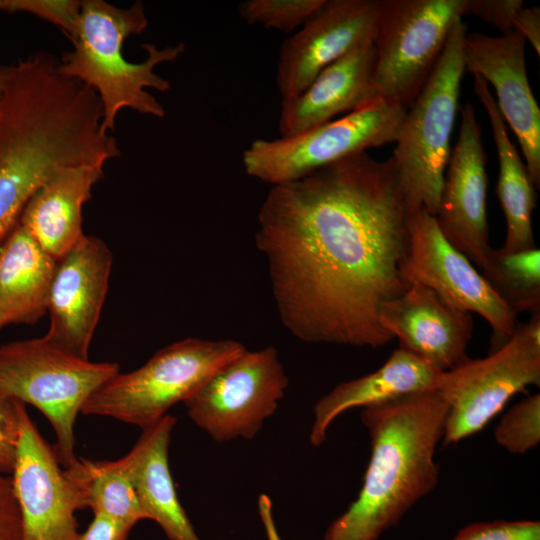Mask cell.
Segmentation results:
<instances>
[{"label": "cell", "mask_w": 540, "mask_h": 540, "mask_svg": "<svg viewBox=\"0 0 540 540\" xmlns=\"http://www.w3.org/2000/svg\"><path fill=\"white\" fill-rule=\"evenodd\" d=\"M513 32L522 36L531 44L537 55L540 54V8L538 6L523 7L516 14Z\"/></svg>", "instance_id": "obj_34"}, {"label": "cell", "mask_w": 540, "mask_h": 540, "mask_svg": "<svg viewBox=\"0 0 540 540\" xmlns=\"http://www.w3.org/2000/svg\"><path fill=\"white\" fill-rule=\"evenodd\" d=\"M325 0H247L238 7L248 24L262 25L282 32L298 30Z\"/></svg>", "instance_id": "obj_26"}, {"label": "cell", "mask_w": 540, "mask_h": 540, "mask_svg": "<svg viewBox=\"0 0 540 540\" xmlns=\"http://www.w3.org/2000/svg\"><path fill=\"white\" fill-rule=\"evenodd\" d=\"M4 0H0V10L2 9Z\"/></svg>", "instance_id": "obj_36"}, {"label": "cell", "mask_w": 540, "mask_h": 540, "mask_svg": "<svg viewBox=\"0 0 540 540\" xmlns=\"http://www.w3.org/2000/svg\"><path fill=\"white\" fill-rule=\"evenodd\" d=\"M10 66L0 65V99L2 96L3 88L8 76Z\"/></svg>", "instance_id": "obj_35"}, {"label": "cell", "mask_w": 540, "mask_h": 540, "mask_svg": "<svg viewBox=\"0 0 540 540\" xmlns=\"http://www.w3.org/2000/svg\"><path fill=\"white\" fill-rule=\"evenodd\" d=\"M148 18L141 2L119 8L103 0L81 1L73 49L59 60L61 73L79 80L98 95L103 109V129L110 133L121 109L129 108L144 115L165 116L164 107L146 91L166 92L171 83L154 72V67L175 61L184 44L162 49L152 43L142 45L147 58L141 63L125 59L124 41L142 33Z\"/></svg>", "instance_id": "obj_3"}, {"label": "cell", "mask_w": 540, "mask_h": 540, "mask_svg": "<svg viewBox=\"0 0 540 540\" xmlns=\"http://www.w3.org/2000/svg\"><path fill=\"white\" fill-rule=\"evenodd\" d=\"M18 502L21 540H75L76 512L84 498L61 466L55 449L40 434L26 405L21 409L20 440L11 474Z\"/></svg>", "instance_id": "obj_12"}, {"label": "cell", "mask_w": 540, "mask_h": 540, "mask_svg": "<svg viewBox=\"0 0 540 540\" xmlns=\"http://www.w3.org/2000/svg\"><path fill=\"white\" fill-rule=\"evenodd\" d=\"M176 417L166 414L143 429L131 451L118 459L130 478L148 520L169 540H200L183 509L171 476L168 450Z\"/></svg>", "instance_id": "obj_19"}, {"label": "cell", "mask_w": 540, "mask_h": 540, "mask_svg": "<svg viewBox=\"0 0 540 540\" xmlns=\"http://www.w3.org/2000/svg\"><path fill=\"white\" fill-rule=\"evenodd\" d=\"M496 442L514 454H525L540 442V396H529L510 408L494 432Z\"/></svg>", "instance_id": "obj_27"}, {"label": "cell", "mask_w": 540, "mask_h": 540, "mask_svg": "<svg viewBox=\"0 0 540 540\" xmlns=\"http://www.w3.org/2000/svg\"><path fill=\"white\" fill-rule=\"evenodd\" d=\"M409 243L401 266L408 286L424 285L452 306L483 317L492 328L491 349L496 351L514 334L517 314L497 295L489 282L442 234L435 216L410 206Z\"/></svg>", "instance_id": "obj_11"}, {"label": "cell", "mask_w": 540, "mask_h": 540, "mask_svg": "<svg viewBox=\"0 0 540 540\" xmlns=\"http://www.w3.org/2000/svg\"><path fill=\"white\" fill-rule=\"evenodd\" d=\"M483 276L514 313H540L539 248L512 253L494 249Z\"/></svg>", "instance_id": "obj_25"}, {"label": "cell", "mask_w": 540, "mask_h": 540, "mask_svg": "<svg viewBox=\"0 0 540 540\" xmlns=\"http://www.w3.org/2000/svg\"><path fill=\"white\" fill-rule=\"evenodd\" d=\"M23 402L0 394V472L11 476L20 440Z\"/></svg>", "instance_id": "obj_30"}, {"label": "cell", "mask_w": 540, "mask_h": 540, "mask_svg": "<svg viewBox=\"0 0 540 540\" xmlns=\"http://www.w3.org/2000/svg\"><path fill=\"white\" fill-rule=\"evenodd\" d=\"M466 24L458 19L413 105L406 110L391 156L409 206L435 216L450 159V140L465 71Z\"/></svg>", "instance_id": "obj_4"}, {"label": "cell", "mask_w": 540, "mask_h": 540, "mask_svg": "<svg viewBox=\"0 0 540 540\" xmlns=\"http://www.w3.org/2000/svg\"><path fill=\"white\" fill-rule=\"evenodd\" d=\"M473 76V89L488 114L499 160L496 192L507 223L506 238L499 250L512 253L536 247L532 232V212L537 199L535 186L510 140L488 83L479 75Z\"/></svg>", "instance_id": "obj_23"}, {"label": "cell", "mask_w": 540, "mask_h": 540, "mask_svg": "<svg viewBox=\"0 0 540 540\" xmlns=\"http://www.w3.org/2000/svg\"><path fill=\"white\" fill-rule=\"evenodd\" d=\"M87 529L75 540H127L133 529L131 526L110 516L96 513Z\"/></svg>", "instance_id": "obj_33"}, {"label": "cell", "mask_w": 540, "mask_h": 540, "mask_svg": "<svg viewBox=\"0 0 540 540\" xmlns=\"http://www.w3.org/2000/svg\"><path fill=\"white\" fill-rule=\"evenodd\" d=\"M540 383V313L499 349L442 372L436 391L448 407L443 444L481 431L517 393Z\"/></svg>", "instance_id": "obj_9"}, {"label": "cell", "mask_w": 540, "mask_h": 540, "mask_svg": "<svg viewBox=\"0 0 540 540\" xmlns=\"http://www.w3.org/2000/svg\"><path fill=\"white\" fill-rule=\"evenodd\" d=\"M442 371L397 348L376 371L343 382L314 406L310 443L320 446L330 424L343 412L384 403L402 396L436 390Z\"/></svg>", "instance_id": "obj_21"}, {"label": "cell", "mask_w": 540, "mask_h": 540, "mask_svg": "<svg viewBox=\"0 0 540 540\" xmlns=\"http://www.w3.org/2000/svg\"><path fill=\"white\" fill-rule=\"evenodd\" d=\"M523 7L522 0H464L463 13L480 18L504 35L513 32L514 18Z\"/></svg>", "instance_id": "obj_31"}, {"label": "cell", "mask_w": 540, "mask_h": 540, "mask_svg": "<svg viewBox=\"0 0 540 540\" xmlns=\"http://www.w3.org/2000/svg\"><path fill=\"white\" fill-rule=\"evenodd\" d=\"M380 323L399 340V348L442 372L470 358L466 351L474 327L471 313L424 285L409 284L384 304Z\"/></svg>", "instance_id": "obj_17"}, {"label": "cell", "mask_w": 540, "mask_h": 540, "mask_svg": "<svg viewBox=\"0 0 540 540\" xmlns=\"http://www.w3.org/2000/svg\"><path fill=\"white\" fill-rule=\"evenodd\" d=\"M21 538V515L12 477L0 472V540Z\"/></svg>", "instance_id": "obj_32"}, {"label": "cell", "mask_w": 540, "mask_h": 540, "mask_svg": "<svg viewBox=\"0 0 540 540\" xmlns=\"http://www.w3.org/2000/svg\"><path fill=\"white\" fill-rule=\"evenodd\" d=\"M406 110L384 99L292 137L256 139L242 153L247 175L272 186L301 179L367 149L395 143Z\"/></svg>", "instance_id": "obj_8"}, {"label": "cell", "mask_w": 540, "mask_h": 540, "mask_svg": "<svg viewBox=\"0 0 540 540\" xmlns=\"http://www.w3.org/2000/svg\"><path fill=\"white\" fill-rule=\"evenodd\" d=\"M245 350L234 340L191 337L175 342L138 369L118 373L105 382L86 400L81 413L111 417L146 429Z\"/></svg>", "instance_id": "obj_6"}, {"label": "cell", "mask_w": 540, "mask_h": 540, "mask_svg": "<svg viewBox=\"0 0 540 540\" xmlns=\"http://www.w3.org/2000/svg\"><path fill=\"white\" fill-rule=\"evenodd\" d=\"M103 166L78 165L62 169L41 185L25 205L19 223L56 260L84 236L82 208L91 198Z\"/></svg>", "instance_id": "obj_20"}, {"label": "cell", "mask_w": 540, "mask_h": 540, "mask_svg": "<svg viewBox=\"0 0 540 540\" xmlns=\"http://www.w3.org/2000/svg\"><path fill=\"white\" fill-rule=\"evenodd\" d=\"M81 1L74 0H4L5 12H25L59 27L71 40L75 33Z\"/></svg>", "instance_id": "obj_28"}, {"label": "cell", "mask_w": 540, "mask_h": 540, "mask_svg": "<svg viewBox=\"0 0 540 540\" xmlns=\"http://www.w3.org/2000/svg\"><path fill=\"white\" fill-rule=\"evenodd\" d=\"M118 373L116 363L76 357L44 337L0 347V394L43 413L55 431L54 449L63 468L77 459L74 426L84 403Z\"/></svg>", "instance_id": "obj_5"}, {"label": "cell", "mask_w": 540, "mask_h": 540, "mask_svg": "<svg viewBox=\"0 0 540 540\" xmlns=\"http://www.w3.org/2000/svg\"><path fill=\"white\" fill-rule=\"evenodd\" d=\"M453 540H540V522L498 520L474 523L460 530Z\"/></svg>", "instance_id": "obj_29"}, {"label": "cell", "mask_w": 540, "mask_h": 540, "mask_svg": "<svg viewBox=\"0 0 540 540\" xmlns=\"http://www.w3.org/2000/svg\"><path fill=\"white\" fill-rule=\"evenodd\" d=\"M409 209L392 158L367 152L272 186L255 242L293 336L372 348L393 339L380 312L407 287Z\"/></svg>", "instance_id": "obj_1"}, {"label": "cell", "mask_w": 540, "mask_h": 540, "mask_svg": "<svg viewBox=\"0 0 540 540\" xmlns=\"http://www.w3.org/2000/svg\"><path fill=\"white\" fill-rule=\"evenodd\" d=\"M111 266L108 246L91 235H84L58 260L49 294L46 340L71 355L88 359Z\"/></svg>", "instance_id": "obj_15"}, {"label": "cell", "mask_w": 540, "mask_h": 540, "mask_svg": "<svg viewBox=\"0 0 540 540\" xmlns=\"http://www.w3.org/2000/svg\"><path fill=\"white\" fill-rule=\"evenodd\" d=\"M486 192L481 130L474 107L466 103L461 109L459 136L445 171L435 218L449 243L483 274L494 250L489 244Z\"/></svg>", "instance_id": "obj_14"}, {"label": "cell", "mask_w": 540, "mask_h": 540, "mask_svg": "<svg viewBox=\"0 0 540 540\" xmlns=\"http://www.w3.org/2000/svg\"><path fill=\"white\" fill-rule=\"evenodd\" d=\"M57 263L18 222L0 245V330L47 312Z\"/></svg>", "instance_id": "obj_22"}, {"label": "cell", "mask_w": 540, "mask_h": 540, "mask_svg": "<svg viewBox=\"0 0 540 540\" xmlns=\"http://www.w3.org/2000/svg\"><path fill=\"white\" fill-rule=\"evenodd\" d=\"M464 0H378L373 83L378 98L408 110L464 16Z\"/></svg>", "instance_id": "obj_7"}, {"label": "cell", "mask_w": 540, "mask_h": 540, "mask_svg": "<svg viewBox=\"0 0 540 540\" xmlns=\"http://www.w3.org/2000/svg\"><path fill=\"white\" fill-rule=\"evenodd\" d=\"M375 50L368 43L336 60L298 95L282 100L280 137H292L362 108L378 98L373 83Z\"/></svg>", "instance_id": "obj_18"}, {"label": "cell", "mask_w": 540, "mask_h": 540, "mask_svg": "<svg viewBox=\"0 0 540 540\" xmlns=\"http://www.w3.org/2000/svg\"><path fill=\"white\" fill-rule=\"evenodd\" d=\"M80 490L86 508L121 521L132 528L146 515L133 484L118 460L91 461L76 459L64 468Z\"/></svg>", "instance_id": "obj_24"}, {"label": "cell", "mask_w": 540, "mask_h": 540, "mask_svg": "<svg viewBox=\"0 0 540 540\" xmlns=\"http://www.w3.org/2000/svg\"><path fill=\"white\" fill-rule=\"evenodd\" d=\"M525 39L515 32L501 36L465 35V70L481 76L496 92V103L520 144L535 188L540 185V109L529 85Z\"/></svg>", "instance_id": "obj_16"}, {"label": "cell", "mask_w": 540, "mask_h": 540, "mask_svg": "<svg viewBox=\"0 0 540 540\" xmlns=\"http://www.w3.org/2000/svg\"><path fill=\"white\" fill-rule=\"evenodd\" d=\"M378 0H325L279 49L276 85L282 100L295 97L324 68L373 43Z\"/></svg>", "instance_id": "obj_13"}, {"label": "cell", "mask_w": 540, "mask_h": 540, "mask_svg": "<svg viewBox=\"0 0 540 540\" xmlns=\"http://www.w3.org/2000/svg\"><path fill=\"white\" fill-rule=\"evenodd\" d=\"M289 381L278 351L245 350L184 401L190 419L213 440L252 439L271 417Z\"/></svg>", "instance_id": "obj_10"}, {"label": "cell", "mask_w": 540, "mask_h": 540, "mask_svg": "<svg viewBox=\"0 0 540 540\" xmlns=\"http://www.w3.org/2000/svg\"><path fill=\"white\" fill-rule=\"evenodd\" d=\"M448 407L436 390L362 408L371 457L357 499L324 540H377L438 482L434 461Z\"/></svg>", "instance_id": "obj_2"}]
</instances>
